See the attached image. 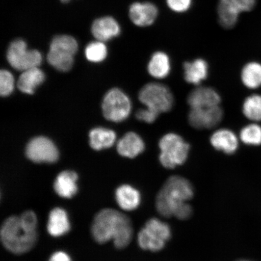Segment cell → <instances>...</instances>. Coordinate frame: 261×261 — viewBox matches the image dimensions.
Here are the masks:
<instances>
[{"mask_svg":"<svg viewBox=\"0 0 261 261\" xmlns=\"http://www.w3.org/2000/svg\"><path fill=\"white\" fill-rule=\"evenodd\" d=\"M193 195V188L188 179L180 176H172L166 180L156 196V210L163 217L188 219L192 210L187 201Z\"/></svg>","mask_w":261,"mask_h":261,"instance_id":"cell-1","label":"cell"},{"mask_svg":"<svg viewBox=\"0 0 261 261\" xmlns=\"http://www.w3.org/2000/svg\"><path fill=\"white\" fill-rule=\"evenodd\" d=\"M91 234L97 243L103 244L113 240L114 246L122 249L133 238V227L129 218L113 208H104L94 217Z\"/></svg>","mask_w":261,"mask_h":261,"instance_id":"cell-2","label":"cell"},{"mask_svg":"<svg viewBox=\"0 0 261 261\" xmlns=\"http://www.w3.org/2000/svg\"><path fill=\"white\" fill-rule=\"evenodd\" d=\"M1 240L9 252L16 254L29 252L37 243V231H32L22 224L20 218L11 216L6 218L1 228Z\"/></svg>","mask_w":261,"mask_h":261,"instance_id":"cell-3","label":"cell"},{"mask_svg":"<svg viewBox=\"0 0 261 261\" xmlns=\"http://www.w3.org/2000/svg\"><path fill=\"white\" fill-rule=\"evenodd\" d=\"M159 145L160 162L165 168H174L187 161L190 146L177 134H166L160 140Z\"/></svg>","mask_w":261,"mask_h":261,"instance_id":"cell-4","label":"cell"},{"mask_svg":"<svg viewBox=\"0 0 261 261\" xmlns=\"http://www.w3.org/2000/svg\"><path fill=\"white\" fill-rule=\"evenodd\" d=\"M77 48V41L71 36H56L52 40L47 55L48 63L59 71L70 70Z\"/></svg>","mask_w":261,"mask_h":261,"instance_id":"cell-5","label":"cell"},{"mask_svg":"<svg viewBox=\"0 0 261 261\" xmlns=\"http://www.w3.org/2000/svg\"><path fill=\"white\" fill-rule=\"evenodd\" d=\"M139 99L143 105L159 114L169 112L174 105V96L167 86L162 84H147L140 90Z\"/></svg>","mask_w":261,"mask_h":261,"instance_id":"cell-6","label":"cell"},{"mask_svg":"<svg viewBox=\"0 0 261 261\" xmlns=\"http://www.w3.org/2000/svg\"><path fill=\"white\" fill-rule=\"evenodd\" d=\"M170 227L167 224L152 218L139 231L138 240L139 246L143 250L158 252L165 247L166 241L171 238Z\"/></svg>","mask_w":261,"mask_h":261,"instance_id":"cell-7","label":"cell"},{"mask_svg":"<svg viewBox=\"0 0 261 261\" xmlns=\"http://www.w3.org/2000/svg\"><path fill=\"white\" fill-rule=\"evenodd\" d=\"M9 63L15 69L25 71L39 67L42 61V55L37 50H28L27 44L22 40L11 42L7 52Z\"/></svg>","mask_w":261,"mask_h":261,"instance_id":"cell-8","label":"cell"},{"mask_svg":"<svg viewBox=\"0 0 261 261\" xmlns=\"http://www.w3.org/2000/svg\"><path fill=\"white\" fill-rule=\"evenodd\" d=\"M132 102L128 96L118 89H113L104 97L102 110L104 117L114 122H122L132 112Z\"/></svg>","mask_w":261,"mask_h":261,"instance_id":"cell-9","label":"cell"},{"mask_svg":"<svg viewBox=\"0 0 261 261\" xmlns=\"http://www.w3.org/2000/svg\"><path fill=\"white\" fill-rule=\"evenodd\" d=\"M256 2V0H219L218 16L220 25L226 29L233 28L241 13L252 11Z\"/></svg>","mask_w":261,"mask_h":261,"instance_id":"cell-10","label":"cell"},{"mask_svg":"<svg viewBox=\"0 0 261 261\" xmlns=\"http://www.w3.org/2000/svg\"><path fill=\"white\" fill-rule=\"evenodd\" d=\"M26 156L34 163H53L59 158V152L53 142L45 137L31 140L25 149Z\"/></svg>","mask_w":261,"mask_h":261,"instance_id":"cell-11","label":"cell"},{"mask_svg":"<svg viewBox=\"0 0 261 261\" xmlns=\"http://www.w3.org/2000/svg\"><path fill=\"white\" fill-rule=\"evenodd\" d=\"M223 117L220 106L191 109L189 113V124L196 129H211L217 126Z\"/></svg>","mask_w":261,"mask_h":261,"instance_id":"cell-12","label":"cell"},{"mask_svg":"<svg viewBox=\"0 0 261 261\" xmlns=\"http://www.w3.org/2000/svg\"><path fill=\"white\" fill-rule=\"evenodd\" d=\"M159 15L158 7L150 2H136L130 6L129 16L130 20L139 27L152 25Z\"/></svg>","mask_w":261,"mask_h":261,"instance_id":"cell-13","label":"cell"},{"mask_svg":"<svg viewBox=\"0 0 261 261\" xmlns=\"http://www.w3.org/2000/svg\"><path fill=\"white\" fill-rule=\"evenodd\" d=\"M220 102V94L216 90L208 87L196 88L188 97V103L191 109L217 106Z\"/></svg>","mask_w":261,"mask_h":261,"instance_id":"cell-14","label":"cell"},{"mask_svg":"<svg viewBox=\"0 0 261 261\" xmlns=\"http://www.w3.org/2000/svg\"><path fill=\"white\" fill-rule=\"evenodd\" d=\"M78 175L72 171H64L57 175L54 189L58 196L63 198H71L77 194Z\"/></svg>","mask_w":261,"mask_h":261,"instance_id":"cell-15","label":"cell"},{"mask_svg":"<svg viewBox=\"0 0 261 261\" xmlns=\"http://www.w3.org/2000/svg\"><path fill=\"white\" fill-rule=\"evenodd\" d=\"M210 141L215 149L226 154H233L239 146V140L236 134L226 128L218 129L212 134Z\"/></svg>","mask_w":261,"mask_h":261,"instance_id":"cell-16","label":"cell"},{"mask_svg":"<svg viewBox=\"0 0 261 261\" xmlns=\"http://www.w3.org/2000/svg\"><path fill=\"white\" fill-rule=\"evenodd\" d=\"M70 222L64 208L55 207L48 215L47 224L48 233L53 237H61L70 231Z\"/></svg>","mask_w":261,"mask_h":261,"instance_id":"cell-17","label":"cell"},{"mask_svg":"<svg viewBox=\"0 0 261 261\" xmlns=\"http://www.w3.org/2000/svg\"><path fill=\"white\" fill-rule=\"evenodd\" d=\"M91 32L97 41L104 42L117 37L120 33V27L115 19L105 16L93 22Z\"/></svg>","mask_w":261,"mask_h":261,"instance_id":"cell-18","label":"cell"},{"mask_svg":"<svg viewBox=\"0 0 261 261\" xmlns=\"http://www.w3.org/2000/svg\"><path fill=\"white\" fill-rule=\"evenodd\" d=\"M145 144L141 137L133 132L126 133L117 143V149L120 155L133 159L144 151Z\"/></svg>","mask_w":261,"mask_h":261,"instance_id":"cell-19","label":"cell"},{"mask_svg":"<svg viewBox=\"0 0 261 261\" xmlns=\"http://www.w3.org/2000/svg\"><path fill=\"white\" fill-rule=\"evenodd\" d=\"M115 197L119 207L126 211L135 210L139 207L141 200L139 192L128 185H123L117 188Z\"/></svg>","mask_w":261,"mask_h":261,"instance_id":"cell-20","label":"cell"},{"mask_svg":"<svg viewBox=\"0 0 261 261\" xmlns=\"http://www.w3.org/2000/svg\"><path fill=\"white\" fill-rule=\"evenodd\" d=\"M184 68L185 80L189 84L199 85L207 77L208 65L203 59L187 62Z\"/></svg>","mask_w":261,"mask_h":261,"instance_id":"cell-21","label":"cell"},{"mask_svg":"<svg viewBox=\"0 0 261 261\" xmlns=\"http://www.w3.org/2000/svg\"><path fill=\"white\" fill-rule=\"evenodd\" d=\"M170 58L163 51H156L152 55L148 64V71L155 79H164L170 73Z\"/></svg>","mask_w":261,"mask_h":261,"instance_id":"cell-22","label":"cell"},{"mask_svg":"<svg viewBox=\"0 0 261 261\" xmlns=\"http://www.w3.org/2000/svg\"><path fill=\"white\" fill-rule=\"evenodd\" d=\"M44 80L43 71L38 67L32 68L24 71L21 74L18 81L17 87L22 93L32 94Z\"/></svg>","mask_w":261,"mask_h":261,"instance_id":"cell-23","label":"cell"},{"mask_svg":"<svg viewBox=\"0 0 261 261\" xmlns=\"http://www.w3.org/2000/svg\"><path fill=\"white\" fill-rule=\"evenodd\" d=\"M90 145L96 151L109 148L116 142V133L113 130L103 128H96L89 134Z\"/></svg>","mask_w":261,"mask_h":261,"instance_id":"cell-24","label":"cell"},{"mask_svg":"<svg viewBox=\"0 0 261 261\" xmlns=\"http://www.w3.org/2000/svg\"><path fill=\"white\" fill-rule=\"evenodd\" d=\"M241 80L244 86L250 89H256L261 86V64L251 62L243 67Z\"/></svg>","mask_w":261,"mask_h":261,"instance_id":"cell-25","label":"cell"},{"mask_svg":"<svg viewBox=\"0 0 261 261\" xmlns=\"http://www.w3.org/2000/svg\"><path fill=\"white\" fill-rule=\"evenodd\" d=\"M243 112L252 121H261V95L253 94L247 97L243 103Z\"/></svg>","mask_w":261,"mask_h":261,"instance_id":"cell-26","label":"cell"},{"mask_svg":"<svg viewBox=\"0 0 261 261\" xmlns=\"http://www.w3.org/2000/svg\"><path fill=\"white\" fill-rule=\"evenodd\" d=\"M240 138L245 144L257 146L261 144V126L251 123L241 129Z\"/></svg>","mask_w":261,"mask_h":261,"instance_id":"cell-27","label":"cell"},{"mask_svg":"<svg viewBox=\"0 0 261 261\" xmlns=\"http://www.w3.org/2000/svg\"><path fill=\"white\" fill-rule=\"evenodd\" d=\"M85 54L88 60L93 63H100L106 58L107 48L103 42L94 41L87 45Z\"/></svg>","mask_w":261,"mask_h":261,"instance_id":"cell-28","label":"cell"},{"mask_svg":"<svg viewBox=\"0 0 261 261\" xmlns=\"http://www.w3.org/2000/svg\"><path fill=\"white\" fill-rule=\"evenodd\" d=\"M14 78L11 72L2 70L0 72V94L6 97L10 95L14 89Z\"/></svg>","mask_w":261,"mask_h":261,"instance_id":"cell-29","label":"cell"},{"mask_svg":"<svg viewBox=\"0 0 261 261\" xmlns=\"http://www.w3.org/2000/svg\"><path fill=\"white\" fill-rule=\"evenodd\" d=\"M20 220L23 226L28 230L35 231H37L38 220L37 215L34 212L28 211L22 213L20 217Z\"/></svg>","mask_w":261,"mask_h":261,"instance_id":"cell-30","label":"cell"},{"mask_svg":"<svg viewBox=\"0 0 261 261\" xmlns=\"http://www.w3.org/2000/svg\"><path fill=\"white\" fill-rule=\"evenodd\" d=\"M169 9L177 13H184L188 11L192 5V0H166Z\"/></svg>","mask_w":261,"mask_h":261,"instance_id":"cell-31","label":"cell"},{"mask_svg":"<svg viewBox=\"0 0 261 261\" xmlns=\"http://www.w3.org/2000/svg\"><path fill=\"white\" fill-rule=\"evenodd\" d=\"M159 114L155 112V111L148 109H140L136 113V117L140 121L144 122L147 123H152L154 122Z\"/></svg>","mask_w":261,"mask_h":261,"instance_id":"cell-32","label":"cell"},{"mask_svg":"<svg viewBox=\"0 0 261 261\" xmlns=\"http://www.w3.org/2000/svg\"><path fill=\"white\" fill-rule=\"evenodd\" d=\"M48 261H72V259L66 252L57 251L51 254Z\"/></svg>","mask_w":261,"mask_h":261,"instance_id":"cell-33","label":"cell"},{"mask_svg":"<svg viewBox=\"0 0 261 261\" xmlns=\"http://www.w3.org/2000/svg\"><path fill=\"white\" fill-rule=\"evenodd\" d=\"M61 1L62 3H67L68 2H69L70 1V0H61Z\"/></svg>","mask_w":261,"mask_h":261,"instance_id":"cell-34","label":"cell"},{"mask_svg":"<svg viewBox=\"0 0 261 261\" xmlns=\"http://www.w3.org/2000/svg\"><path fill=\"white\" fill-rule=\"evenodd\" d=\"M238 261H250V260H238Z\"/></svg>","mask_w":261,"mask_h":261,"instance_id":"cell-35","label":"cell"}]
</instances>
